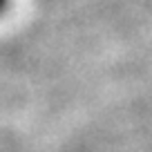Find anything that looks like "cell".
Instances as JSON below:
<instances>
[{"label":"cell","mask_w":152,"mask_h":152,"mask_svg":"<svg viewBox=\"0 0 152 152\" xmlns=\"http://www.w3.org/2000/svg\"><path fill=\"white\" fill-rule=\"evenodd\" d=\"M5 7H7V0H0V14L5 11Z\"/></svg>","instance_id":"6da1fadb"}]
</instances>
